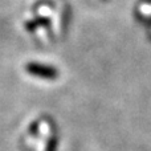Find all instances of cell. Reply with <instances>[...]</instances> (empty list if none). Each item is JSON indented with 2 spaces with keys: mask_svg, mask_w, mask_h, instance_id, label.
Here are the masks:
<instances>
[{
  "mask_svg": "<svg viewBox=\"0 0 151 151\" xmlns=\"http://www.w3.org/2000/svg\"><path fill=\"white\" fill-rule=\"evenodd\" d=\"M57 145H58V141H57V138H50L49 141H48V143H47V150L45 151H57Z\"/></svg>",
  "mask_w": 151,
  "mask_h": 151,
  "instance_id": "cell-2",
  "label": "cell"
},
{
  "mask_svg": "<svg viewBox=\"0 0 151 151\" xmlns=\"http://www.w3.org/2000/svg\"><path fill=\"white\" fill-rule=\"evenodd\" d=\"M25 69L31 76L44 78V80H55V78L58 77L57 69L50 65H44V64H39V63H29L27 64Z\"/></svg>",
  "mask_w": 151,
  "mask_h": 151,
  "instance_id": "cell-1",
  "label": "cell"
}]
</instances>
